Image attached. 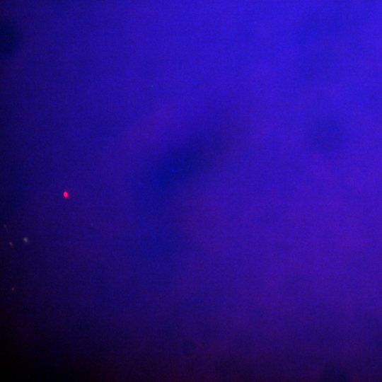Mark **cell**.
I'll return each instance as SVG.
<instances>
[{"mask_svg": "<svg viewBox=\"0 0 382 382\" xmlns=\"http://www.w3.org/2000/svg\"><path fill=\"white\" fill-rule=\"evenodd\" d=\"M18 42V37L16 31L9 27L2 26L1 30V50L4 57L8 56L14 52L17 47Z\"/></svg>", "mask_w": 382, "mask_h": 382, "instance_id": "1", "label": "cell"}]
</instances>
